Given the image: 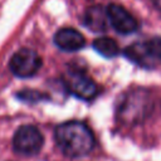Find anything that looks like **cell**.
<instances>
[{
  "label": "cell",
  "mask_w": 161,
  "mask_h": 161,
  "mask_svg": "<svg viewBox=\"0 0 161 161\" xmlns=\"http://www.w3.org/2000/svg\"><path fill=\"white\" fill-rule=\"evenodd\" d=\"M151 111V97L143 88H136L126 93L118 104L117 116L125 123L143 121Z\"/></svg>",
  "instance_id": "2"
},
{
  "label": "cell",
  "mask_w": 161,
  "mask_h": 161,
  "mask_svg": "<svg viewBox=\"0 0 161 161\" xmlns=\"http://www.w3.org/2000/svg\"><path fill=\"white\" fill-rule=\"evenodd\" d=\"M54 44L63 52H77L86 45V38L74 28H62L57 30L53 38Z\"/></svg>",
  "instance_id": "7"
},
{
  "label": "cell",
  "mask_w": 161,
  "mask_h": 161,
  "mask_svg": "<svg viewBox=\"0 0 161 161\" xmlns=\"http://www.w3.org/2000/svg\"><path fill=\"white\" fill-rule=\"evenodd\" d=\"M42 64V58L34 49L21 48L13 54L9 68L11 73L19 78H30L39 72Z\"/></svg>",
  "instance_id": "5"
},
{
  "label": "cell",
  "mask_w": 161,
  "mask_h": 161,
  "mask_svg": "<svg viewBox=\"0 0 161 161\" xmlns=\"http://www.w3.org/2000/svg\"><path fill=\"white\" fill-rule=\"evenodd\" d=\"M109 23L108 15H107V8H103L101 5L91 6L86 10L83 15V24L88 29L96 33L104 31L107 29V24Z\"/></svg>",
  "instance_id": "8"
},
{
  "label": "cell",
  "mask_w": 161,
  "mask_h": 161,
  "mask_svg": "<svg viewBox=\"0 0 161 161\" xmlns=\"http://www.w3.org/2000/svg\"><path fill=\"white\" fill-rule=\"evenodd\" d=\"M44 143L42 132L33 125L20 126L13 137V148L23 156H35L40 152Z\"/></svg>",
  "instance_id": "3"
},
{
  "label": "cell",
  "mask_w": 161,
  "mask_h": 161,
  "mask_svg": "<svg viewBox=\"0 0 161 161\" xmlns=\"http://www.w3.org/2000/svg\"><path fill=\"white\" fill-rule=\"evenodd\" d=\"M123 53L131 62H133L141 67H150L153 63L152 58L150 57V54L147 52L145 42L132 43L123 50Z\"/></svg>",
  "instance_id": "9"
},
{
  "label": "cell",
  "mask_w": 161,
  "mask_h": 161,
  "mask_svg": "<svg viewBox=\"0 0 161 161\" xmlns=\"http://www.w3.org/2000/svg\"><path fill=\"white\" fill-rule=\"evenodd\" d=\"M152 1V4L158 9V10H161V0H151Z\"/></svg>",
  "instance_id": "13"
},
{
  "label": "cell",
  "mask_w": 161,
  "mask_h": 161,
  "mask_svg": "<svg viewBox=\"0 0 161 161\" xmlns=\"http://www.w3.org/2000/svg\"><path fill=\"white\" fill-rule=\"evenodd\" d=\"M92 45H93V49L104 58H113L119 53L118 44L112 38H108V36H99L94 39Z\"/></svg>",
  "instance_id": "10"
},
{
  "label": "cell",
  "mask_w": 161,
  "mask_h": 161,
  "mask_svg": "<svg viewBox=\"0 0 161 161\" xmlns=\"http://www.w3.org/2000/svg\"><path fill=\"white\" fill-rule=\"evenodd\" d=\"M107 15L112 28L122 35L135 33L138 29V23L136 18L122 5L109 4L107 6Z\"/></svg>",
  "instance_id": "6"
},
{
  "label": "cell",
  "mask_w": 161,
  "mask_h": 161,
  "mask_svg": "<svg viewBox=\"0 0 161 161\" xmlns=\"http://www.w3.org/2000/svg\"><path fill=\"white\" fill-rule=\"evenodd\" d=\"M145 44L152 60L161 62V36H153L148 40H145Z\"/></svg>",
  "instance_id": "12"
},
{
  "label": "cell",
  "mask_w": 161,
  "mask_h": 161,
  "mask_svg": "<svg viewBox=\"0 0 161 161\" xmlns=\"http://www.w3.org/2000/svg\"><path fill=\"white\" fill-rule=\"evenodd\" d=\"M54 140L59 150L68 157H83L88 155L96 138L92 130L80 121H67L55 127Z\"/></svg>",
  "instance_id": "1"
},
{
  "label": "cell",
  "mask_w": 161,
  "mask_h": 161,
  "mask_svg": "<svg viewBox=\"0 0 161 161\" xmlns=\"http://www.w3.org/2000/svg\"><path fill=\"white\" fill-rule=\"evenodd\" d=\"M63 83L70 94L83 101L93 99L99 91L97 83L82 69H68L63 78Z\"/></svg>",
  "instance_id": "4"
},
{
  "label": "cell",
  "mask_w": 161,
  "mask_h": 161,
  "mask_svg": "<svg viewBox=\"0 0 161 161\" xmlns=\"http://www.w3.org/2000/svg\"><path fill=\"white\" fill-rule=\"evenodd\" d=\"M16 97L25 102V103H30V104H34V103H38L40 101H44V99H48V97L43 93H40L39 91H35V89H23L20 92L16 93Z\"/></svg>",
  "instance_id": "11"
}]
</instances>
